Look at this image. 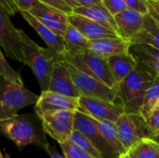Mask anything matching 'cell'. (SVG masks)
Returning a JSON list of instances; mask_svg holds the SVG:
<instances>
[{
	"label": "cell",
	"mask_w": 159,
	"mask_h": 158,
	"mask_svg": "<svg viewBox=\"0 0 159 158\" xmlns=\"http://www.w3.org/2000/svg\"><path fill=\"white\" fill-rule=\"evenodd\" d=\"M126 155H127V154H125V155H122V156H119L118 158H126Z\"/></svg>",
	"instance_id": "obj_42"
},
{
	"label": "cell",
	"mask_w": 159,
	"mask_h": 158,
	"mask_svg": "<svg viewBox=\"0 0 159 158\" xmlns=\"http://www.w3.org/2000/svg\"><path fill=\"white\" fill-rule=\"evenodd\" d=\"M102 3V0H79L78 7H89Z\"/></svg>",
	"instance_id": "obj_38"
},
{
	"label": "cell",
	"mask_w": 159,
	"mask_h": 158,
	"mask_svg": "<svg viewBox=\"0 0 159 158\" xmlns=\"http://www.w3.org/2000/svg\"><path fill=\"white\" fill-rule=\"evenodd\" d=\"M0 158H4L3 155H2V153H1V151H0Z\"/></svg>",
	"instance_id": "obj_43"
},
{
	"label": "cell",
	"mask_w": 159,
	"mask_h": 158,
	"mask_svg": "<svg viewBox=\"0 0 159 158\" xmlns=\"http://www.w3.org/2000/svg\"><path fill=\"white\" fill-rule=\"evenodd\" d=\"M38 97L24 86L13 84L0 75V123L18 115L22 108L35 104Z\"/></svg>",
	"instance_id": "obj_5"
},
{
	"label": "cell",
	"mask_w": 159,
	"mask_h": 158,
	"mask_svg": "<svg viewBox=\"0 0 159 158\" xmlns=\"http://www.w3.org/2000/svg\"><path fill=\"white\" fill-rule=\"evenodd\" d=\"M126 158H131V157H130V156H129V155L127 154V155H126Z\"/></svg>",
	"instance_id": "obj_44"
},
{
	"label": "cell",
	"mask_w": 159,
	"mask_h": 158,
	"mask_svg": "<svg viewBox=\"0 0 159 158\" xmlns=\"http://www.w3.org/2000/svg\"><path fill=\"white\" fill-rule=\"evenodd\" d=\"M155 77L154 73L138 63L137 68L118 85V100L125 113L140 114L145 93Z\"/></svg>",
	"instance_id": "obj_3"
},
{
	"label": "cell",
	"mask_w": 159,
	"mask_h": 158,
	"mask_svg": "<svg viewBox=\"0 0 159 158\" xmlns=\"http://www.w3.org/2000/svg\"><path fill=\"white\" fill-rule=\"evenodd\" d=\"M143 17L142 13L128 8L125 11L115 16L117 27V34L124 40H130L142 30Z\"/></svg>",
	"instance_id": "obj_17"
},
{
	"label": "cell",
	"mask_w": 159,
	"mask_h": 158,
	"mask_svg": "<svg viewBox=\"0 0 159 158\" xmlns=\"http://www.w3.org/2000/svg\"><path fill=\"white\" fill-rule=\"evenodd\" d=\"M65 1L73 7V9L75 7H78V4H79V0H65Z\"/></svg>",
	"instance_id": "obj_39"
},
{
	"label": "cell",
	"mask_w": 159,
	"mask_h": 158,
	"mask_svg": "<svg viewBox=\"0 0 159 158\" xmlns=\"http://www.w3.org/2000/svg\"><path fill=\"white\" fill-rule=\"evenodd\" d=\"M129 52L134 56L139 64L143 65L147 70L154 73L156 75H159V61L147 55L146 53L140 51L133 47H130Z\"/></svg>",
	"instance_id": "obj_26"
},
{
	"label": "cell",
	"mask_w": 159,
	"mask_h": 158,
	"mask_svg": "<svg viewBox=\"0 0 159 158\" xmlns=\"http://www.w3.org/2000/svg\"><path fill=\"white\" fill-rule=\"evenodd\" d=\"M22 18L34 29V31L39 34V36L44 40L47 44L48 48L50 49L53 53L62 56L65 52V43L63 36H61L40 22L34 15H32L29 11H21L20 12Z\"/></svg>",
	"instance_id": "obj_16"
},
{
	"label": "cell",
	"mask_w": 159,
	"mask_h": 158,
	"mask_svg": "<svg viewBox=\"0 0 159 158\" xmlns=\"http://www.w3.org/2000/svg\"><path fill=\"white\" fill-rule=\"evenodd\" d=\"M48 90L67 97L76 99L81 97L79 91L77 90L71 78V75L68 72V69L62 57H61V59H59L54 64Z\"/></svg>",
	"instance_id": "obj_14"
},
{
	"label": "cell",
	"mask_w": 159,
	"mask_h": 158,
	"mask_svg": "<svg viewBox=\"0 0 159 158\" xmlns=\"http://www.w3.org/2000/svg\"><path fill=\"white\" fill-rule=\"evenodd\" d=\"M69 141L77 145L78 147H80L81 149H83L84 151H86L87 153H89L93 157L103 158L102 154L98 151V149L91 143V142L89 139H87L84 135H82L80 132L74 130Z\"/></svg>",
	"instance_id": "obj_27"
},
{
	"label": "cell",
	"mask_w": 159,
	"mask_h": 158,
	"mask_svg": "<svg viewBox=\"0 0 159 158\" xmlns=\"http://www.w3.org/2000/svg\"><path fill=\"white\" fill-rule=\"evenodd\" d=\"M150 12H151V14H152V15H153V16L155 17V19H156V20H157V22L159 23V17H158V16H157V14H155V13H154V12H153V11H152L151 9H150Z\"/></svg>",
	"instance_id": "obj_41"
},
{
	"label": "cell",
	"mask_w": 159,
	"mask_h": 158,
	"mask_svg": "<svg viewBox=\"0 0 159 158\" xmlns=\"http://www.w3.org/2000/svg\"><path fill=\"white\" fill-rule=\"evenodd\" d=\"M0 75L3 76L6 80L19 85V86H23V81L22 78L19 72H16L7 61L5 59V56L3 55L1 49H0Z\"/></svg>",
	"instance_id": "obj_28"
},
{
	"label": "cell",
	"mask_w": 159,
	"mask_h": 158,
	"mask_svg": "<svg viewBox=\"0 0 159 158\" xmlns=\"http://www.w3.org/2000/svg\"><path fill=\"white\" fill-rule=\"evenodd\" d=\"M0 132L14 142L19 149L32 144L46 151L49 145L42 121L35 113L16 115L1 122Z\"/></svg>",
	"instance_id": "obj_1"
},
{
	"label": "cell",
	"mask_w": 159,
	"mask_h": 158,
	"mask_svg": "<svg viewBox=\"0 0 159 158\" xmlns=\"http://www.w3.org/2000/svg\"><path fill=\"white\" fill-rule=\"evenodd\" d=\"M10 15L0 3V47L7 57L22 62L20 29H16L10 20Z\"/></svg>",
	"instance_id": "obj_10"
},
{
	"label": "cell",
	"mask_w": 159,
	"mask_h": 158,
	"mask_svg": "<svg viewBox=\"0 0 159 158\" xmlns=\"http://www.w3.org/2000/svg\"><path fill=\"white\" fill-rule=\"evenodd\" d=\"M73 12L84 17H87L113 31L117 32L115 17L102 4H96L89 7H77L73 9ZM117 34V33H116Z\"/></svg>",
	"instance_id": "obj_20"
},
{
	"label": "cell",
	"mask_w": 159,
	"mask_h": 158,
	"mask_svg": "<svg viewBox=\"0 0 159 158\" xmlns=\"http://www.w3.org/2000/svg\"><path fill=\"white\" fill-rule=\"evenodd\" d=\"M134 48L146 53L147 55L157 59L159 61V48L149 46V45H131Z\"/></svg>",
	"instance_id": "obj_35"
},
{
	"label": "cell",
	"mask_w": 159,
	"mask_h": 158,
	"mask_svg": "<svg viewBox=\"0 0 159 158\" xmlns=\"http://www.w3.org/2000/svg\"><path fill=\"white\" fill-rule=\"evenodd\" d=\"M78 111L97 120H106L116 123L118 117L125 113L122 105L106 101L81 96L78 99Z\"/></svg>",
	"instance_id": "obj_11"
},
{
	"label": "cell",
	"mask_w": 159,
	"mask_h": 158,
	"mask_svg": "<svg viewBox=\"0 0 159 158\" xmlns=\"http://www.w3.org/2000/svg\"><path fill=\"white\" fill-rule=\"evenodd\" d=\"M40 3L48 5L52 7H55L64 13H66L67 15L73 13V7L65 1V0H37Z\"/></svg>",
	"instance_id": "obj_34"
},
{
	"label": "cell",
	"mask_w": 159,
	"mask_h": 158,
	"mask_svg": "<svg viewBox=\"0 0 159 158\" xmlns=\"http://www.w3.org/2000/svg\"><path fill=\"white\" fill-rule=\"evenodd\" d=\"M152 140H154L155 142H158L159 143V134H157V135H156V136H154L153 138H151Z\"/></svg>",
	"instance_id": "obj_40"
},
{
	"label": "cell",
	"mask_w": 159,
	"mask_h": 158,
	"mask_svg": "<svg viewBox=\"0 0 159 158\" xmlns=\"http://www.w3.org/2000/svg\"><path fill=\"white\" fill-rule=\"evenodd\" d=\"M150 9L157 14L159 17V1H156V0H147Z\"/></svg>",
	"instance_id": "obj_37"
},
{
	"label": "cell",
	"mask_w": 159,
	"mask_h": 158,
	"mask_svg": "<svg viewBox=\"0 0 159 158\" xmlns=\"http://www.w3.org/2000/svg\"><path fill=\"white\" fill-rule=\"evenodd\" d=\"M159 101V75H156L152 85L147 89L143 103L142 105L140 115L147 120L150 116L153 110L157 107V104Z\"/></svg>",
	"instance_id": "obj_23"
},
{
	"label": "cell",
	"mask_w": 159,
	"mask_h": 158,
	"mask_svg": "<svg viewBox=\"0 0 159 158\" xmlns=\"http://www.w3.org/2000/svg\"><path fill=\"white\" fill-rule=\"evenodd\" d=\"M102 4L114 17L128 9V7L123 0H102Z\"/></svg>",
	"instance_id": "obj_31"
},
{
	"label": "cell",
	"mask_w": 159,
	"mask_h": 158,
	"mask_svg": "<svg viewBox=\"0 0 159 158\" xmlns=\"http://www.w3.org/2000/svg\"><path fill=\"white\" fill-rule=\"evenodd\" d=\"M127 154L131 158H159V143L144 138L136 142Z\"/></svg>",
	"instance_id": "obj_22"
},
{
	"label": "cell",
	"mask_w": 159,
	"mask_h": 158,
	"mask_svg": "<svg viewBox=\"0 0 159 158\" xmlns=\"http://www.w3.org/2000/svg\"><path fill=\"white\" fill-rule=\"evenodd\" d=\"M156 1H159V0H156Z\"/></svg>",
	"instance_id": "obj_46"
},
{
	"label": "cell",
	"mask_w": 159,
	"mask_h": 158,
	"mask_svg": "<svg viewBox=\"0 0 159 158\" xmlns=\"http://www.w3.org/2000/svg\"><path fill=\"white\" fill-rule=\"evenodd\" d=\"M78 99L67 97L56 92H52L50 90L42 91L34 104V113L37 115H41L45 113L54 111H78Z\"/></svg>",
	"instance_id": "obj_12"
},
{
	"label": "cell",
	"mask_w": 159,
	"mask_h": 158,
	"mask_svg": "<svg viewBox=\"0 0 159 158\" xmlns=\"http://www.w3.org/2000/svg\"><path fill=\"white\" fill-rule=\"evenodd\" d=\"M120 142L128 153L140 140L150 138L146 120L140 114L123 113L116 122Z\"/></svg>",
	"instance_id": "obj_8"
},
{
	"label": "cell",
	"mask_w": 159,
	"mask_h": 158,
	"mask_svg": "<svg viewBox=\"0 0 159 158\" xmlns=\"http://www.w3.org/2000/svg\"><path fill=\"white\" fill-rule=\"evenodd\" d=\"M63 39L65 43V51L86 48L89 49V41L70 23L63 34Z\"/></svg>",
	"instance_id": "obj_24"
},
{
	"label": "cell",
	"mask_w": 159,
	"mask_h": 158,
	"mask_svg": "<svg viewBox=\"0 0 159 158\" xmlns=\"http://www.w3.org/2000/svg\"><path fill=\"white\" fill-rule=\"evenodd\" d=\"M142 29H143L159 40V23L155 19V17L151 14V12L144 15Z\"/></svg>",
	"instance_id": "obj_30"
},
{
	"label": "cell",
	"mask_w": 159,
	"mask_h": 158,
	"mask_svg": "<svg viewBox=\"0 0 159 158\" xmlns=\"http://www.w3.org/2000/svg\"><path fill=\"white\" fill-rule=\"evenodd\" d=\"M0 3L6 7L10 16H14L17 12L30 11L35 7L39 1L37 0H0Z\"/></svg>",
	"instance_id": "obj_25"
},
{
	"label": "cell",
	"mask_w": 159,
	"mask_h": 158,
	"mask_svg": "<svg viewBox=\"0 0 159 158\" xmlns=\"http://www.w3.org/2000/svg\"><path fill=\"white\" fill-rule=\"evenodd\" d=\"M61 57L66 62L78 70L100 80L106 86L117 89V84L110 72L106 59L100 57L88 48L68 50Z\"/></svg>",
	"instance_id": "obj_4"
},
{
	"label": "cell",
	"mask_w": 159,
	"mask_h": 158,
	"mask_svg": "<svg viewBox=\"0 0 159 158\" xmlns=\"http://www.w3.org/2000/svg\"><path fill=\"white\" fill-rule=\"evenodd\" d=\"M106 60L117 87L138 66V61L130 52L112 56Z\"/></svg>",
	"instance_id": "obj_19"
},
{
	"label": "cell",
	"mask_w": 159,
	"mask_h": 158,
	"mask_svg": "<svg viewBox=\"0 0 159 158\" xmlns=\"http://www.w3.org/2000/svg\"><path fill=\"white\" fill-rule=\"evenodd\" d=\"M74 130L80 132L87 139H89L102 154L103 158H118L120 156L104 140L94 118L90 117L89 115L80 111H75Z\"/></svg>",
	"instance_id": "obj_9"
},
{
	"label": "cell",
	"mask_w": 159,
	"mask_h": 158,
	"mask_svg": "<svg viewBox=\"0 0 159 158\" xmlns=\"http://www.w3.org/2000/svg\"><path fill=\"white\" fill-rule=\"evenodd\" d=\"M29 12L55 34L63 36L69 25L66 13L40 2Z\"/></svg>",
	"instance_id": "obj_13"
},
{
	"label": "cell",
	"mask_w": 159,
	"mask_h": 158,
	"mask_svg": "<svg viewBox=\"0 0 159 158\" xmlns=\"http://www.w3.org/2000/svg\"><path fill=\"white\" fill-rule=\"evenodd\" d=\"M46 152L49 155V156L51 158H66L64 156H61L56 150H55V148L53 147V146H51L50 144L48 145V147L47 148V150H46Z\"/></svg>",
	"instance_id": "obj_36"
},
{
	"label": "cell",
	"mask_w": 159,
	"mask_h": 158,
	"mask_svg": "<svg viewBox=\"0 0 159 158\" xmlns=\"http://www.w3.org/2000/svg\"><path fill=\"white\" fill-rule=\"evenodd\" d=\"M157 107H159V101H158V102H157ZM156 107V108H157Z\"/></svg>",
	"instance_id": "obj_45"
},
{
	"label": "cell",
	"mask_w": 159,
	"mask_h": 158,
	"mask_svg": "<svg viewBox=\"0 0 159 158\" xmlns=\"http://www.w3.org/2000/svg\"><path fill=\"white\" fill-rule=\"evenodd\" d=\"M130 42L121 37L102 38L89 41V49L102 58L108 59L112 56L129 53L130 49Z\"/></svg>",
	"instance_id": "obj_18"
},
{
	"label": "cell",
	"mask_w": 159,
	"mask_h": 158,
	"mask_svg": "<svg viewBox=\"0 0 159 158\" xmlns=\"http://www.w3.org/2000/svg\"><path fill=\"white\" fill-rule=\"evenodd\" d=\"M65 64L71 78L81 96L116 103V101L118 99L117 89L106 86L100 80L78 70L66 61Z\"/></svg>",
	"instance_id": "obj_6"
},
{
	"label": "cell",
	"mask_w": 159,
	"mask_h": 158,
	"mask_svg": "<svg viewBox=\"0 0 159 158\" xmlns=\"http://www.w3.org/2000/svg\"><path fill=\"white\" fill-rule=\"evenodd\" d=\"M128 8L136 10L143 15L150 13V7L147 0H123Z\"/></svg>",
	"instance_id": "obj_33"
},
{
	"label": "cell",
	"mask_w": 159,
	"mask_h": 158,
	"mask_svg": "<svg viewBox=\"0 0 159 158\" xmlns=\"http://www.w3.org/2000/svg\"><path fill=\"white\" fill-rule=\"evenodd\" d=\"M20 41L22 62L32 69L41 90H48L54 64L61 56L53 53L48 48L38 46L22 30H20Z\"/></svg>",
	"instance_id": "obj_2"
},
{
	"label": "cell",
	"mask_w": 159,
	"mask_h": 158,
	"mask_svg": "<svg viewBox=\"0 0 159 158\" xmlns=\"http://www.w3.org/2000/svg\"><path fill=\"white\" fill-rule=\"evenodd\" d=\"M94 120L98 126L99 130L103 136L104 140L110 144V146L115 150V152L118 156L127 154L126 150L124 149L120 142L116 123L111 122V121H106V120H97V119H94Z\"/></svg>",
	"instance_id": "obj_21"
},
{
	"label": "cell",
	"mask_w": 159,
	"mask_h": 158,
	"mask_svg": "<svg viewBox=\"0 0 159 158\" xmlns=\"http://www.w3.org/2000/svg\"><path fill=\"white\" fill-rule=\"evenodd\" d=\"M146 123L150 134V139L159 134V107L153 110L150 116L146 120Z\"/></svg>",
	"instance_id": "obj_32"
},
{
	"label": "cell",
	"mask_w": 159,
	"mask_h": 158,
	"mask_svg": "<svg viewBox=\"0 0 159 158\" xmlns=\"http://www.w3.org/2000/svg\"><path fill=\"white\" fill-rule=\"evenodd\" d=\"M75 111L62 110L45 113L38 115L42 121L44 131L60 144L68 142L74 132Z\"/></svg>",
	"instance_id": "obj_7"
},
{
	"label": "cell",
	"mask_w": 159,
	"mask_h": 158,
	"mask_svg": "<svg viewBox=\"0 0 159 158\" xmlns=\"http://www.w3.org/2000/svg\"><path fill=\"white\" fill-rule=\"evenodd\" d=\"M67 18H68L69 23L73 25L75 28H76L89 41H93V40H98V39H102V38L119 37L118 34L115 31L87 17L78 15L73 12L67 15Z\"/></svg>",
	"instance_id": "obj_15"
},
{
	"label": "cell",
	"mask_w": 159,
	"mask_h": 158,
	"mask_svg": "<svg viewBox=\"0 0 159 158\" xmlns=\"http://www.w3.org/2000/svg\"><path fill=\"white\" fill-rule=\"evenodd\" d=\"M60 145L66 158H95L70 141Z\"/></svg>",
	"instance_id": "obj_29"
}]
</instances>
